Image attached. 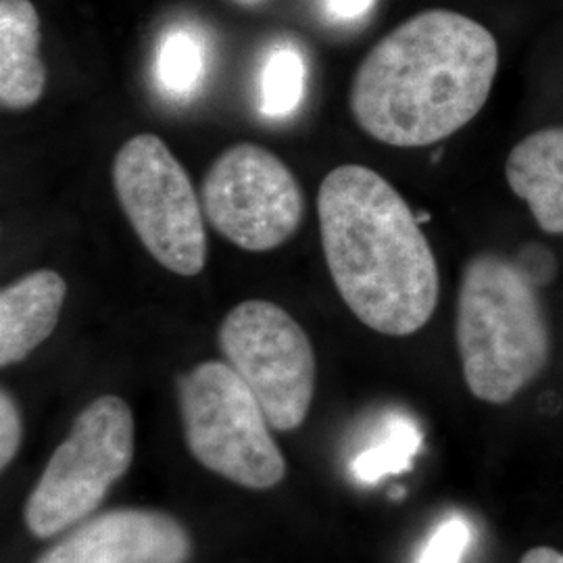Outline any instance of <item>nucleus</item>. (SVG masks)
<instances>
[{"instance_id": "obj_17", "label": "nucleus", "mask_w": 563, "mask_h": 563, "mask_svg": "<svg viewBox=\"0 0 563 563\" xmlns=\"http://www.w3.org/2000/svg\"><path fill=\"white\" fill-rule=\"evenodd\" d=\"M23 439V422L15 399L2 390L0 395V467L7 470L15 460Z\"/></svg>"}, {"instance_id": "obj_1", "label": "nucleus", "mask_w": 563, "mask_h": 563, "mask_svg": "<svg viewBox=\"0 0 563 563\" xmlns=\"http://www.w3.org/2000/svg\"><path fill=\"white\" fill-rule=\"evenodd\" d=\"M497 69L499 46L483 23L446 9L423 11L365 55L351 111L374 141L428 146L483 111Z\"/></svg>"}, {"instance_id": "obj_10", "label": "nucleus", "mask_w": 563, "mask_h": 563, "mask_svg": "<svg viewBox=\"0 0 563 563\" xmlns=\"http://www.w3.org/2000/svg\"><path fill=\"white\" fill-rule=\"evenodd\" d=\"M67 284L53 269H41L0 292V365L23 362L46 341L60 318Z\"/></svg>"}, {"instance_id": "obj_3", "label": "nucleus", "mask_w": 563, "mask_h": 563, "mask_svg": "<svg viewBox=\"0 0 563 563\" xmlns=\"http://www.w3.org/2000/svg\"><path fill=\"white\" fill-rule=\"evenodd\" d=\"M455 334L470 393L493 405L534 383L551 353L537 282L499 253H481L463 267Z\"/></svg>"}, {"instance_id": "obj_5", "label": "nucleus", "mask_w": 563, "mask_h": 563, "mask_svg": "<svg viewBox=\"0 0 563 563\" xmlns=\"http://www.w3.org/2000/svg\"><path fill=\"white\" fill-rule=\"evenodd\" d=\"M134 460V416L128 402L102 395L76 418L41 481L27 497L23 520L51 539L90 516Z\"/></svg>"}, {"instance_id": "obj_11", "label": "nucleus", "mask_w": 563, "mask_h": 563, "mask_svg": "<svg viewBox=\"0 0 563 563\" xmlns=\"http://www.w3.org/2000/svg\"><path fill=\"white\" fill-rule=\"evenodd\" d=\"M505 178L543 232L563 234V128H544L518 142Z\"/></svg>"}, {"instance_id": "obj_18", "label": "nucleus", "mask_w": 563, "mask_h": 563, "mask_svg": "<svg viewBox=\"0 0 563 563\" xmlns=\"http://www.w3.org/2000/svg\"><path fill=\"white\" fill-rule=\"evenodd\" d=\"M376 0H328V13L339 21H353L363 18Z\"/></svg>"}, {"instance_id": "obj_9", "label": "nucleus", "mask_w": 563, "mask_h": 563, "mask_svg": "<svg viewBox=\"0 0 563 563\" xmlns=\"http://www.w3.org/2000/svg\"><path fill=\"white\" fill-rule=\"evenodd\" d=\"M190 551V534L176 518L130 507L81 523L36 563H186Z\"/></svg>"}, {"instance_id": "obj_19", "label": "nucleus", "mask_w": 563, "mask_h": 563, "mask_svg": "<svg viewBox=\"0 0 563 563\" xmlns=\"http://www.w3.org/2000/svg\"><path fill=\"white\" fill-rule=\"evenodd\" d=\"M520 563H563V553L553 547H534L523 553Z\"/></svg>"}, {"instance_id": "obj_14", "label": "nucleus", "mask_w": 563, "mask_h": 563, "mask_svg": "<svg viewBox=\"0 0 563 563\" xmlns=\"http://www.w3.org/2000/svg\"><path fill=\"white\" fill-rule=\"evenodd\" d=\"M205 69V48L190 32L174 30L163 38L157 51V81L163 95L176 101L190 99L201 86Z\"/></svg>"}, {"instance_id": "obj_2", "label": "nucleus", "mask_w": 563, "mask_h": 563, "mask_svg": "<svg viewBox=\"0 0 563 563\" xmlns=\"http://www.w3.org/2000/svg\"><path fill=\"white\" fill-rule=\"evenodd\" d=\"M318 213L325 265L355 318L386 336L422 330L439 305V265L399 190L341 165L323 178Z\"/></svg>"}, {"instance_id": "obj_7", "label": "nucleus", "mask_w": 563, "mask_h": 563, "mask_svg": "<svg viewBox=\"0 0 563 563\" xmlns=\"http://www.w3.org/2000/svg\"><path fill=\"white\" fill-rule=\"evenodd\" d=\"M220 346L272 428L288 432L305 422L316 390V355L305 330L280 305H236L220 328Z\"/></svg>"}, {"instance_id": "obj_12", "label": "nucleus", "mask_w": 563, "mask_h": 563, "mask_svg": "<svg viewBox=\"0 0 563 563\" xmlns=\"http://www.w3.org/2000/svg\"><path fill=\"white\" fill-rule=\"evenodd\" d=\"M46 67L41 59V20L30 0H0V102L30 109L41 101Z\"/></svg>"}, {"instance_id": "obj_8", "label": "nucleus", "mask_w": 563, "mask_h": 563, "mask_svg": "<svg viewBox=\"0 0 563 563\" xmlns=\"http://www.w3.org/2000/svg\"><path fill=\"white\" fill-rule=\"evenodd\" d=\"M209 223L244 251L265 253L288 241L305 216L295 174L263 146L241 142L209 167L201 190Z\"/></svg>"}, {"instance_id": "obj_6", "label": "nucleus", "mask_w": 563, "mask_h": 563, "mask_svg": "<svg viewBox=\"0 0 563 563\" xmlns=\"http://www.w3.org/2000/svg\"><path fill=\"white\" fill-rule=\"evenodd\" d=\"M111 176L144 249L174 274H201L207 262L202 202L167 144L153 134L123 142Z\"/></svg>"}, {"instance_id": "obj_16", "label": "nucleus", "mask_w": 563, "mask_h": 563, "mask_svg": "<svg viewBox=\"0 0 563 563\" xmlns=\"http://www.w3.org/2000/svg\"><path fill=\"white\" fill-rule=\"evenodd\" d=\"M474 541V528L462 514H451L430 532L416 563H462Z\"/></svg>"}, {"instance_id": "obj_4", "label": "nucleus", "mask_w": 563, "mask_h": 563, "mask_svg": "<svg viewBox=\"0 0 563 563\" xmlns=\"http://www.w3.org/2000/svg\"><path fill=\"white\" fill-rule=\"evenodd\" d=\"M184 434L199 462L232 483L265 490L280 484L286 462L262 405L222 362H205L178 383Z\"/></svg>"}, {"instance_id": "obj_15", "label": "nucleus", "mask_w": 563, "mask_h": 563, "mask_svg": "<svg viewBox=\"0 0 563 563\" xmlns=\"http://www.w3.org/2000/svg\"><path fill=\"white\" fill-rule=\"evenodd\" d=\"M307 69L295 48H278L265 60L260 80V109L267 118H288L305 95Z\"/></svg>"}, {"instance_id": "obj_13", "label": "nucleus", "mask_w": 563, "mask_h": 563, "mask_svg": "<svg viewBox=\"0 0 563 563\" xmlns=\"http://www.w3.org/2000/svg\"><path fill=\"white\" fill-rule=\"evenodd\" d=\"M423 434L418 422L402 413L388 411L362 451L353 457V476L363 484L380 483L386 476H397L411 467L422 449Z\"/></svg>"}]
</instances>
